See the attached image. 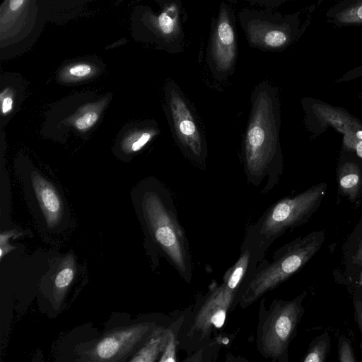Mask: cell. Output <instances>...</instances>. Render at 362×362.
Segmentation results:
<instances>
[{"instance_id":"cell-11","label":"cell","mask_w":362,"mask_h":362,"mask_svg":"<svg viewBox=\"0 0 362 362\" xmlns=\"http://www.w3.org/2000/svg\"><path fill=\"white\" fill-rule=\"evenodd\" d=\"M157 327L153 322H141L111 331L86 352L85 362H117L144 342Z\"/></svg>"},{"instance_id":"cell-13","label":"cell","mask_w":362,"mask_h":362,"mask_svg":"<svg viewBox=\"0 0 362 362\" xmlns=\"http://www.w3.org/2000/svg\"><path fill=\"white\" fill-rule=\"evenodd\" d=\"M325 16L337 28L362 25V0L339 1L326 10Z\"/></svg>"},{"instance_id":"cell-10","label":"cell","mask_w":362,"mask_h":362,"mask_svg":"<svg viewBox=\"0 0 362 362\" xmlns=\"http://www.w3.org/2000/svg\"><path fill=\"white\" fill-rule=\"evenodd\" d=\"M236 58L237 43L233 13L229 6L222 4L211 35L206 62L214 76L223 80L233 72Z\"/></svg>"},{"instance_id":"cell-20","label":"cell","mask_w":362,"mask_h":362,"mask_svg":"<svg viewBox=\"0 0 362 362\" xmlns=\"http://www.w3.org/2000/svg\"><path fill=\"white\" fill-rule=\"evenodd\" d=\"M74 276V269L69 262L57 273L54 279V291L63 293L71 283Z\"/></svg>"},{"instance_id":"cell-26","label":"cell","mask_w":362,"mask_h":362,"mask_svg":"<svg viewBox=\"0 0 362 362\" xmlns=\"http://www.w3.org/2000/svg\"><path fill=\"white\" fill-rule=\"evenodd\" d=\"M152 134L150 132H144L131 146L132 151H137L142 148L151 139Z\"/></svg>"},{"instance_id":"cell-18","label":"cell","mask_w":362,"mask_h":362,"mask_svg":"<svg viewBox=\"0 0 362 362\" xmlns=\"http://www.w3.org/2000/svg\"><path fill=\"white\" fill-rule=\"evenodd\" d=\"M329 348V336L327 333H324L310 344L303 362H327Z\"/></svg>"},{"instance_id":"cell-30","label":"cell","mask_w":362,"mask_h":362,"mask_svg":"<svg viewBox=\"0 0 362 362\" xmlns=\"http://www.w3.org/2000/svg\"><path fill=\"white\" fill-rule=\"evenodd\" d=\"M13 106V100L10 98H6L4 100H2L1 103V111L2 113L6 114L11 109Z\"/></svg>"},{"instance_id":"cell-17","label":"cell","mask_w":362,"mask_h":362,"mask_svg":"<svg viewBox=\"0 0 362 362\" xmlns=\"http://www.w3.org/2000/svg\"><path fill=\"white\" fill-rule=\"evenodd\" d=\"M186 313L187 311L168 326V340L158 362H177L178 336Z\"/></svg>"},{"instance_id":"cell-32","label":"cell","mask_w":362,"mask_h":362,"mask_svg":"<svg viewBox=\"0 0 362 362\" xmlns=\"http://www.w3.org/2000/svg\"><path fill=\"white\" fill-rule=\"evenodd\" d=\"M358 96L362 103V92L358 93Z\"/></svg>"},{"instance_id":"cell-21","label":"cell","mask_w":362,"mask_h":362,"mask_svg":"<svg viewBox=\"0 0 362 362\" xmlns=\"http://www.w3.org/2000/svg\"><path fill=\"white\" fill-rule=\"evenodd\" d=\"M339 362H358L350 340L344 335L338 340Z\"/></svg>"},{"instance_id":"cell-2","label":"cell","mask_w":362,"mask_h":362,"mask_svg":"<svg viewBox=\"0 0 362 362\" xmlns=\"http://www.w3.org/2000/svg\"><path fill=\"white\" fill-rule=\"evenodd\" d=\"M141 205L146 228L156 247L180 277L190 283L192 264L189 243L170 192L161 183L153 182L144 191Z\"/></svg>"},{"instance_id":"cell-22","label":"cell","mask_w":362,"mask_h":362,"mask_svg":"<svg viewBox=\"0 0 362 362\" xmlns=\"http://www.w3.org/2000/svg\"><path fill=\"white\" fill-rule=\"evenodd\" d=\"M342 149L348 153H354L362 159V141L354 134L343 135Z\"/></svg>"},{"instance_id":"cell-16","label":"cell","mask_w":362,"mask_h":362,"mask_svg":"<svg viewBox=\"0 0 362 362\" xmlns=\"http://www.w3.org/2000/svg\"><path fill=\"white\" fill-rule=\"evenodd\" d=\"M168 336V326H158L130 362H156L165 348Z\"/></svg>"},{"instance_id":"cell-12","label":"cell","mask_w":362,"mask_h":362,"mask_svg":"<svg viewBox=\"0 0 362 362\" xmlns=\"http://www.w3.org/2000/svg\"><path fill=\"white\" fill-rule=\"evenodd\" d=\"M33 183L46 221L52 228L59 221L63 212L60 197L53 186L42 176L34 175Z\"/></svg>"},{"instance_id":"cell-5","label":"cell","mask_w":362,"mask_h":362,"mask_svg":"<svg viewBox=\"0 0 362 362\" xmlns=\"http://www.w3.org/2000/svg\"><path fill=\"white\" fill-rule=\"evenodd\" d=\"M320 2L290 14L245 8L239 13L240 23L251 46L264 50L282 51L303 35Z\"/></svg>"},{"instance_id":"cell-8","label":"cell","mask_w":362,"mask_h":362,"mask_svg":"<svg viewBox=\"0 0 362 362\" xmlns=\"http://www.w3.org/2000/svg\"><path fill=\"white\" fill-rule=\"evenodd\" d=\"M167 107L175 141L194 165L205 168L207 144L195 114L180 87L171 82L167 89Z\"/></svg>"},{"instance_id":"cell-27","label":"cell","mask_w":362,"mask_h":362,"mask_svg":"<svg viewBox=\"0 0 362 362\" xmlns=\"http://www.w3.org/2000/svg\"><path fill=\"white\" fill-rule=\"evenodd\" d=\"M91 67L88 64H78L70 68L69 74L74 76L81 77L88 75Z\"/></svg>"},{"instance_id":"cell-29","label":"cell","mask_w":362,"mask_h":362,"mask_svg":"<svg viewBox=\"0 0 362 362\" xmlns=\"http://www.w3.org/2000/svg\"><path fill=\"white\" fill-rule=\"evenodd\" d=\"M225 362H250L247 359L240 356H235L230 352H228L226 356Z\"/></svg>"},{"instance_id":"cell-28","label":"cell","mask_w":362,"mask_h":362,"mask_svg":"<svg viewBox=\"0 0 362 362\" xmlns=\"http://www.w3.org/2000/svg\"><path fill=\"white\" fill-rule=\"evenodd\" d=\"M352 262L362 267V240L359 243L358 248L353 256Z\"/></svg>"},{"instance_id":"cell-25","label":"cell","mask_w":362,"mask_h":362,"mask_svg":"<svg viewBox=\"0 0 362 362\" xmlns=\"http://www.w3.org/2000/svg\"><path fill=\"white\" fill-rule=\"evenodd\" d=\"M362 76V64L344 73L335 83L346 82Z\"/></svg>"},{"instance_id":"cell-7","label":"cell","mask_w":362,"mask_h":362,"mask_svg":"<svg viewBox=\"0 0 362 362\" xmlns=\"http://www.w3.org/2000/svg\"><path fill=\"white\" fill-rule=\"evenodd\" d=\"M236 296L223 283L212 284L196 305V311H190L189 321L185 318L189 322L184 320L178 346L191 354L207 344L212 339L211 334L223 325L227 314L234 307Z\"/></svg>"},{"instance_id":"cell-6","label":"cell","mask_w":362,"mask_h":362,"mask_svg":"<svg viewBox=\"0 0 362 362\" xmlns=\"http://www.w3.org/2000/svg\"><path fill=\"white\" fill-rule=\"evenodd\" d=\"M303 292L290 300L274 299L269 309L260 302L257 346L261 354L274 362H288V346L304 313Z\"/></svg>"},{"instance_id":"cell-14","label":"cell","mask_w":362,"mask_h":362,"mask_svg":"<svg viewBox=\"0 0 362 362\" xmlns=\"http://www.w3.org/2000/svg\"><path fill=\"white\" fill-rule=\"evenodd\" d=\"M337 180L340 192L354 202L358 197L361 186V170L358 163L343 160L337 168Z\"/></svg>"},{"instance_id":"cell-15","label":"cell","mask_w":362,"mask_h":362,"mask_svg":"<svg viewBox=\"0 0 362 362\" xmlns=\"http://www.w3.org/2000/svg\"><path fill=\"white\" fill-rule=\"evenodd\" d=\"M240 252L239 258L226 271L222 281L227 288L237 295L247 274L256 267L252 262L251 250L249 248H241Z\"/></svg>"},{"instance_id":"cell-3","label":"cell","mask_w":362,"mask_h":362,"mask_svg":"<svg viewBox=\"0 0 362 362\" xmlns=\"http://www.w3.org/2000/svg\"><path fill=\"white\" fill-rule=\"evenodd\" d=\"M327 190L320 183L269 207L247 230L241 248L251 250L253 264L264 257L272 243L286 230L305 223L320 206Z\"/></svg>"},{"instance_id":"cell-19","label":"cell","mask_w":362,"mask_h":362,"mask_svg":"<svg viewBox=\"0 0 362 362\" xmlns=\"http://www.w3.org/2000/svg\"><path fill=\"white\" fill-rule=\"evenodd\" d=\"M221 345V339H212L204 346L189 354L182 362H216Z\"/></svg>"},{"instance_id":"cell-9","label":"cell","mask_w":362,"mask_h":362,"mask_svg":"<svg viewBox=\"0 0 362 362\" xmlns=\"http://www.w3.org/2000/svg\"><path fill=\"white\" fill-rule=\"evenodd\" d=\"M301 105L305 126L311 139L332 127L343 135L354 134L362 141V122L345 108L310 97L302 98Z\"/></svg>"},{"instance_id":"cell-33","label":"cell","mask_w":362,"mask_h":362,"mask_svg":"<svg viewBox=\"0 0 362 362\" xmlns=\"http://www.w3.org/2000/svg\"><path fill=\"white\" fill-rule=\"evenodd\" d=\"M359 283L362 286V271H361V272L360 274Z\"/></svg>"},{"instance_id":"cell-1","label":"cell","mask_w":362,"mask_h":362,"mask_svg":"<svg viewBox=\"0 0 362 362\" xmlns=\"http://www.w3.org/2000/svg\"><path fill=\"white\" fill-rule=\"evenodd\" d=\"M280 124L279 93L272 84L262 81L251 94L250 112L243 142L246 179L256 187L267 179L262 193L274 187L282 172Z\"/></svg>"},{"instance_id":"cell-4","label":"cell","mask_w":362,"mask_h":362,"mask_svg":"<svg viewBox=\"0 0 362 362\" xmlns=\"http://www.w3.org/2000/svg\"><path fill=\"white\" fill-rule=\"evenodd\" d=\"M324 240L323 231H315L276 250L271 262L263 259L247 274L237 295L234 307L246 308L279 286L317 252Z\"/></svg>"},{"instance_id":"cell-31","label":"cell","mask_w":362,"mask_h":362,"mask_svg":"<svg viewBox=\"0 0 362 362\" xmlns=\"http://www.w3.org/2000/svg\"><path fill=\"white\" fill-rule=\"evenodd\" d=\"M23 3V0H12L9 3V7L12 11H16Z\"/></svg>"},{"instance_id":"cell-24","label":"cell","mask_w":362,"mask_h":362,"mask_svg":"<svg viewBox=\"0 0 362 362\" xmlns=\"http://www.w3.org/2000/svg\"><path fill=\"white\" fill-rule=\"evenodd\" d=\"M353 303L354 309V318L361 332L362 338V300L354 297ZM360 347L362 351V341L360 344Z\"/></svg>"},{"instance_id":"cell-23","label":"cell","mask_w":362,"mask_h":362,"mask_svg":"<svg viewBox=\"0 0 362 362\" xmlns=\"http://www.w3.org/2000/svg\"><path fill=\"white\" fill-rule=\"evenodd\" d=\"M98 119V115L95 112H89L78 118L75 125L78 129L85 130L92 127Z\"/></svg>"}]
</instances>
